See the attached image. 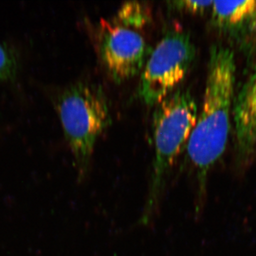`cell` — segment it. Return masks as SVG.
<instances>
[{
  "instance_id": "cell-1",
  "label": "cell",
  "mask_w": 256,
  "mask_h": 256,
  "mask_svg": "<svg viewBox=\"0 0 256 256\" xmlns=\"http://www.w3.org/2000/svg\"><path fill=\"white\" fill-rule=\"evenodd\" d=\"M207 68L201 111L185 146V161L198 184V202L204 196L208 172L228 142L236 82L234 52L218 44L212 45Z\"/></svg>"
},
{
  "instance_id": "cell-6",
  "label": "cell",
  "mask_w": 256,
  "mask_h": 256,
  "mask_svg": "<svg viewBox=\"0 0 256 256\" xmlns=\"http://www.w3.org/2000/svg\"><path fill=\"white\" fill-rule=\"evenodd\" d=\"M234 102L237 151L246 158L256 148V72L242 84Z\"/></svg>"
},
{
  "instance_id": "cell-8",
  "label": "cell",
  "mask_w": 256,
  "mask_h": 256,
  "mask_svg": "<svg viewBox=\"0 0 256 256\" xmlns=\"http://www.w3.org/2000/svg\"><path fill=\"white\" fill-rule=\"evenodd\" d=\"M150 18V10L148 6L138 2H128L121 5L114 22L128 28H140Z\"/></svg>"
},
{
  "instance_id": "cell-2",
  "label": "cell",
  "mask_w": 256,
  "mask_h": 256,
  "mask_svg": "<svg viewBox=\"0 0 256 256\" xmlns=\"http://www.w3.org/2000/svg\"><path fill=\"white\" fill-rule=\"evenodd\" d=\"M198 119L194 97L188 88L176 89L158 104L153 118L154 158L149 190L140 224L156 215L170 170L186 146Z\"/></svg>"
},
{
  "instance_id": "cell-3",
  "label": "cell",
  "mask_w": 256,
  "mask_h": 256,
  "mask_svg": "<svg viewBox=\"0 0 256 256\" xmlns=\"http://www.w3.org/2000/svg\"><path fill=\"white\" fill-rule=\"evenodd\" d=\"M57 107L82 181L88 174L96 142L110 124L107 98L99 86L77 82L60 94Z\"/></svg>"
},
{
  "instance_id": "cell-9",
  "label": "cell",
  "mask_w": 256,
  "mask_h": 256,
  "mask_svg": "<svg viewBox=\"0 0 256 256\" xmlns=\"http://www.w3.org/2000/svg\"><path fill=\"white\" fill-rule=\"evenodd\" d=\"M16 57L8 46L0 43V80L13 78L16 74Z\"/></svg>"
},
{
  "instance_id": "cell-10",
  "label": "cell",
  "mask_w": 256,
  "mask_h": 256,
  "mask_svg": "<svg viewBox=\"0 0 256 256\" xmlns=\"http://www.w3.org/2000/svg\"><path fill=\"white\" fill-rule=\"evenodd\" d=\"M214 2L210 1H180L168 2V8L175 11L186 12L202 13L206 11L208 8L213 5Z\"/></svg>"
},
{
  "instance_id": "cell-4",
  "label": "cell",
  "mask_w": 256,
  "mask_h": 256,
  "mask_svg": "<svg viewBox=\"0 0 256 256\" xmlns=\"http://www.w3.org/2000/svg\"><path fill=\"white\" fill-rule=\"evenodd\" d=\"M196 57L191 36L182 30L164 34L152 50L138 86V97L144 104H159L182 82Z\"/></svg>"
},
{
  "instance_id": "cell-5",
  "label": "cell",
  "mask_w": 256,
  "mask_h": 256,
  "mask_svg": "<svg viewBox=\"0 0 256 256\" xmlns=\"http://www.w3.org/2000/svg\"><path fill=\"white\" fill-rule=\"evenodd\" d=\"M98 50L106 70L118 84L141 73L152 52L138 32L105 20L100 22Z\"/></svg>"
},
{
  "instance_id": "cell-7",
  "label": "cell",
  "mask_w": 256,
  "mask_h": 256,
  "mask_svg": "<svg viewBox=\"0 0 256 256\" xmlns=\"http://www.w3.org/2000/svg\"><path fill=\"white\" fill-rule=\"evenodd\" d=\"M212 24L236 40L252 38L256 35V0L214 2Z\"/></svg>"
}]
</instances>
